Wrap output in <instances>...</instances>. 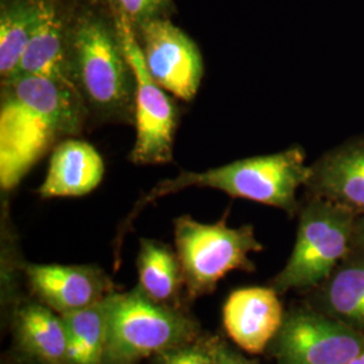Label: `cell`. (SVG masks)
<instances>
[{"mask_svg": "<svg viewBox=\"0 0 364 364\" xmlns=\"http://www.w3.org/2000/svg\"><path fill=\"white\" fill-rule=\"evenodd\" d=\"M273 287H242L232 291L223 308L230 338L251 355L269 348L284 323L285 312Z\"/></svg>", "mask_w": 364, "mask_h": 364, "instance_id": "cell-11", "label": "cell"}, {"mask_svg": "<svg viewBox=\"0 0 364 364\" xmlns=\"http://www.w3.org/2000/svg\"><path fill=\"white\" fill-rule=\"evenodd\" d=\"M39 0H1L0 76L13 77L37 25Z\"/></svg>", "mask_w": 364, "mask_h": 364, "instance_id": "cell-18", "label": "cell"}, {"mask_svg": "<svg viewBox=\"0 0 364 364\" xmlns=\"http://www.w3.org/2000/svg\"><path fill=\"white\" fill-rule=\"evenodd\" d=\"M105 177V161L91 144L68 138L52 150L39 197H81L93 192Z\"/></svg>", "mask_w": 364, "mask_h": 364, "instance_id": "cell-13", "label": "cell"}, {"mask_svg": "<svg viewBox=\"0 0 364 364\" xmlns=\"http://www.w3.org/2000/svg\"><path fill=\"white\" fill-rule=\"evenodd\" d=\"M347 364H364V352H362L360 355H358L355 359H352Z\"/></svg>", "mask_w": 364, "mask_h": 364, "instance_id": "cell-25", "label": "cell"}, {"mask_svg": "<svg viewBox=\"0 0 364 364\" xmlns=\"http://www.w3.org/2000/svg\"><path fill=\"white\" fill-rule=\"evenodd\" d=\"M215 364H259L248 359L243 353L235 350L228 343L215 338Z\"/></svg>", "mask_w": 364, "mask_h": 364, "instance_id": "cell-22", "label": "cell"}, {"mask_svg": "<svg viewBox=\"0 0 364 364\" xmlns=\"http://www.w3.org/2000/svg\"><path fill=\"white\" fill-rule=\"evenodd\" d=\"M308 305L364 335V252L352 248L326 281L313 289Z\"/></svg>", "mask_w": 364, "mask_h": 364, "instance_id": "cell-15", "label": "cell"}, {"mask_svg": "<svg viewBox=\"0 0 364 364\" xmlns=\"http://www.w3.org/2000/svg\"><path fill=\"white\" fill-rule=\"evenodd\" d=\"M352 248L364 252V215L359 216L355 223V230L352 236Z\"/></svg>", "mask_w": 364, "mask_h": 364, "instance_id": "cell-23", "label": "cell"}, {"mask_svg": "<svg viewBox=\"0 0 364 364\" xmlns=\"http://www.w3.org/2000/svg\"><path fill=\"white\" fill-rule=\"evenodd\" d=\"M4 364H45L41 363L38 360H36V359H33V358H30V356H26V355H23V353H21V352H16V356L13 358V359H10V360H7V363Z\"/></svg>", "mask_w": 364, "mask_h": 364, "instance_id": "cell-24", "label": "cell"}, {"mask_svg": "<svg viewBox=\"0 0 364 364\" xmlns=\"http://www.w3.org/2000/svg\"><path fill=\"white\" fill-rule=\"evenodd\" d=\"M111 11L123 15L134 28L156 19L170 18L176 11L173 0H108Z\"/></svg>", "mask_w": 364, "mask_h": 364, "instance_id": "cell-20", "label": "cell"}, {"mask_svg": "<svg viewBox=\"0 0 364 364\" xmlns=\"http://www.w3.org/2000/svg\"><path fill=\"white\" fill-rule=\"evenodd\" d=\"M103 364H136L198 338V326L174 306L158 304L139 287L105 297Z\"/></svg>", "mask_w": 364, "mask_h": 364, "instance_id": "cell-4", "label": "cell"}, {"mask_svg": "<svg viewBox=\"0 0 364 364\" xmlns=\"http://www.w3.org/2000/svg\"><path fill=\"white\" fill-rule=\"evenodd\" d=\"M69 21L70 16L58 0H39L38 21L15 75L42 76L68 82Z\"/></svg>", "mask_w": 364, "mask_h": 364, "instance_id": "cell-14", "label": "cell"}, {"mask_svg": "<svg viewBox=\"0 0 364 364\" xmlns=\"http://www.w3.org/2000/svg\"><path fill=\"white\" fill-rule=\"evenodd\" d=\"M144 64L156 84L183 102L195 99L204 76L203 55L193 39L170 18L136 30Z\"/></svg>", "mask_w": 364, "mask_h": 364, "instance_id": "cell-9", "label": "cell"}, {"mask_svg": "<svg viewBox=\"0 0 364 364\" xmlns=\"http://www.w3.org/2000/svg\"><path fill=\"white\" fill-rule=\"evenodd\" d=\"M61 317L68 335V364H103L107 341L105 299Z\"/></svg>", "mask_w": 364, "mask_h": 364, "instance_id": "cell-19", "label": "cell"}, {"mask_svg": "<svg viewBox=\"0 0 364 364\" xmlns=\"http://www.w3.org/2000/svg\"><path fill=\"white\" fill-rule=\"evenodd\" d=\"M359 215L335 203L308 197L299 210L296 243L285 267L272 281L278 294L312 291L352 250Z\"/></svg>", "mask_w": 364, "mask_h": 364, "instance_id": "cell-5", "label": "cell"}, {"mask_svg": "<svg viewBox=\"0 0 364 364\" xmlns=\"http://www.w3.org/2000/svg\"><path fill=\"white\" fill-rule=\"evenodd\" d=\"M267 350L277 364H347L364 352V335L311 305L294 306Z\"/></svg>", "mask_w": 364, "mask_h": 364, "instance_id": "cell-8", "label": "cell"}, {"mask_svg": "<svg viewBox=\"0 0 364 364\" xmlns=\"http://www.w3.org/2000/svg\"><path fill=\"white\" fill-rule=\"evenodd\" d=\"M16 350L41 363L68 364V335L61 314L42 302H25L13 317Z\"/></svg>", "mask_w": 364, "mask_h": 364, "instance_id": "cell-16", "label": "cell"}, {"mask_svg": "<svg viewBox=\"0 0 364 364\" xmlns=\"http://www.w3.org/2000/svg\"><path fill=\"white\" fill-rule=\"evenodd\" d=\"M139 284L147 297L173 306L183 284L181 263L168 245L154 239H141L136 258Z\"/></svg>", "mask_w": 364, "mask_h": 364, "instance_id": "cell-17", "label": "cell"}, {"mask_svg": "<svg viewBox=\"0 0 364 364\" xmlns=\"http://www.w3.org/2000/svg\"><path fill=\"white\" fill-rule=\"evenodd\" d=\"M308 197H317L364 215V138H353L329 150L311 165L305 183Z\"/></svg>", "mask_w": 364, "mask_h": 364, "instance_id": "cell-12", "label": "cell"}, {"mask_svg": "<svg viewBox=\"0 0 364 364\" xmlns=\"http://www.w3.org/2000/svg\"><path fill=\"white\" fill-rule=\"evenodd\" d=\"M119 37L135 76V144L130 159L138 165L168 164L173 159L178 109L166 91L149 73L134 26L114 13Z\"/></svg>", "mask_w": 364, "mask_h": 364, "instance_id": "cell-7", "label": "cell"}, {"mask_svg": "<svg viewBox=\"0 0 364 364\" xmlns=\"http://www.w3.org/2000/svg\"><path fill=\"white\" fill-rule=\"evenodd\" d=\"M154 364H215V338H197L154 356Z\"/></svg>", "mask_w": 364, "mask_h": 364, "instance_id": "cell-21", "label": "cell"}, {"mask_svg": "<svg viewBox=\"0 0 364 364\" xmlns=\"http://www.w3.org/2000/svg\"><path fill=\"white\" fill-rule=\"evenodd\" d=\"M309 176L311 166L305 164V153L299 146L267 156L237 159L205 171L182 170L177 177L159 182L136 203L124 228L150 203L188 188L216 189L234 198L282 209L293 216L301 208L297 192L305 188Z\"/></svg>", "mask_w": 364, "mask_h": 364, "instance_id": "cell-3", "label": "cell"}, {"mask_svg": "<svg viewBox=\"0 0 364 364\" xmlns=\"http://www.w3.org/2000/svg\"><path fill=\"white\" fill-rule=\"evenodd\" d=\"M174 243L192 299L212 293L230 272H254L250 254L263 250L251 224L231 228L225 219L205 224L189 215L174 220Z\"/></svg>", "mask_w": 364, "mask_h": 364, "instance_id": "cell-6", "label": "cell"}, {"mask_svg": "<svg viewBox=\"0 0 364 364\" xmlns=\"http://www.w3.org/2000/svg\"><path fill=\"white\" fill-rule=\"evenodd\" d=\"M88 112L65 81L15 75L1 80L0 189L14 191L49 150L78 135Z\"/></svg>", "mask_w": 364, "mask_h": 364, "instance_id": "cell-1", "label": "cell"}, {"mask_svg": "<svg viewBox=\"0 0 364 364\" xmlns=\"http://www.w3.org/2000/svg\"><path fill=\"white\" fill-rule=\"evenodd\" d=\"M22 269L37 299L58 314L81 311L114 293L112 281L97 266L23 263Z\"/></svg>", "mask_w": 364, "mask_h": 364, "instance_id": "cell-10", "label": "cell"}, {"mask_svg": "<svg viewBox=\"0 0 364 364\" xmlns=\"http://www.w3.org/2000/svg\"><path fill=\"white\" fill-rule=\"evenodd\" d=\"M66 80L88 117L134 123L135 76L112 13L82 10L70 16Z\"/></svg>", "mask_w": 364, "mask_h": 364, "instance_id": "cell-2", "label": "cell"}]
</instances>
